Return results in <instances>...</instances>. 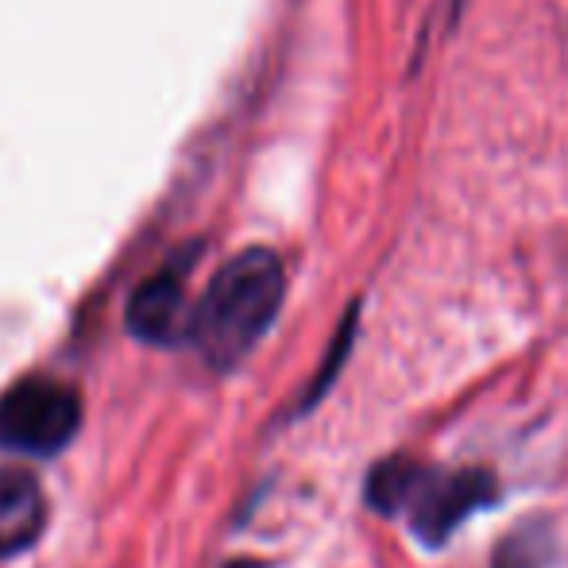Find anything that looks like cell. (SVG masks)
Here are the masks:
<instances>
[{
	"label": "cell",
	"instance_id": "obj_4",
	"mask_svg": "<svg viewBox=\"0 0 568 568\" xmlns=\"http://www.w3.org/2000/svg\"><path fill=\"white\" fill-rule=\"evenodd\" d=\"M47 526V495L28 471H0V557L36 546Z\"/></svg>",
	"mask_w": 568,
	"mask_h": 568
},
{
	"label": "cell",
	"instance_id": "obj_1",
	"mask_svg": "<svg viewBox=\"0 0 568 568\" xmlns=\"http://www.w3.org/2000/svg\"><path fill=\"white\" fill-rule=\"evenodd\" d=\"M283 294L286 275L275 252H267V247L240 252L236 260L221 267V275L210 283L205 298L186 317V329L194 337L197 352L217 372L236 367L263 341V333L275 325Z\"/></svg>",
	"mask_w": 568,
	"mask_h": 568
},
{
	"label": "cell",
	"instance_id": "obj_2",
	"mask_svg": "<svg viewBox=\"0 0 568 568\" xmlns=\"http://www.w3.org/2000/svg\"><path fill=\"white\" fill-rule=\"evenodd\" d=\"M364 495L375 515H406L422 546L442 549L471 515L495 507L499 484L484 468L437 471L406 456H390L372 468Z\"/></svg>",
	"mask_w": 568,
	"mask_h": 568
},
{
	"label": "cell",
	"instance_id": "obj_3",
	"mask_svg": "<svg viewBox=\"0 0 568 568\" xmlns=\"http://www.w3.org/2000/svg\"><path fill=\"white\" fill-rule=\"evenodd\" d=\"M82 426V398L54 379H23L0 398V445L51 456L67 449Z\"/></svg>",
	"mask_w": 568,
	"mask_h": 568
},
{
	"label": "cell",
	"instance_id": "obj_5",
	"mask_svg": "<svg viewBox=\"0 0 568 568\" xmlns=\"http://www.w3.org/2000/svg\"><path fill=\"white\" fill-rule=\"evenodd\" d=\"M186 291L179 275H155L135 291L128 306V329L140 341L166 344L186 329Z\"/></svg>",
	"mask_w": 568,
	"mask_h": 568
},
{
	"label": "cell",
	"instance_id": "obj_7",
	"mask_svg": "<svg viewBox=\"0 0 568 568\" xmlns=\"http://www.w3.org/2000/svg\"><path fill=\"white\" fill-rule=\"evenodd\" d=\"M229 568H260V565H252V561H236V565H229Z\"/></svg>",
	"mask_w": 568,
	"mask_h": 568
},
{
	"label": "cell",
	"instance_id": "obj_6",
	"mask_svg": "<svg viewBox=\"0 0 568 568\" xmlns=\"http://www.w3.org/2000/svg\"><path fill=\"white\" fill-rule=\"evenodd\" d=\"M554 554V534L546 526H523L495 554V568H546Z\"/></svg>",
	"mask_w": 568,
	"mask_h": 568
}]
</instances>
